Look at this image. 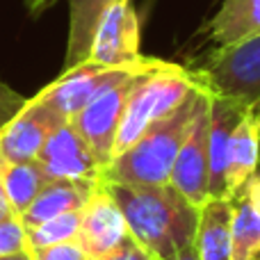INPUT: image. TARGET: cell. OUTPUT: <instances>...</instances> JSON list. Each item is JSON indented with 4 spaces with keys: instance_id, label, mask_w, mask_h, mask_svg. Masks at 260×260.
<instances>
[{
    "instance_id": "cell-1",
    "label": "cell",
    "mask_w": 260,
    "mask_h": 260,
    "mask_svg": "<svg viewBox=\"0 0 260 260\" xmlns=\"http://www.w3.org/2000/svg\"><path fill=\"white\" fill-rule=\"evenodd\" d=\"M117 199L128 224V233L155 256L171 260L185 247L194 244L199 224V206L171 183L137 185L103 180Z\"/></svg>"
},
{
    "instance_id": "cell-2",
    "label": "cell",
    "mask_w": 260,
    "mask_h": 260,
    "mask_svg": "<svg viewBox=\"0 0 260 260\" xmlns=\"http://www.w3.org/2000/svg\"><path fill=\"white\" fill-rule=\"evenodd\" d=\"M201 96L199 87L167 117L146 128L103 171V180L137 185H165L171 178L176 155L183 146Z\"/></svg>"
},
{
    "instance_id": "cell-3",
    "label": "cell",
    "mask_w": 260,
    "mask_h": 260,
    "mask_svg": "<svg viewBox=\"0 0 260 260\" xmlns=\"http://www.w3.org/2000/svg\"><path fill=\"white\" fill-rule=\"evenodd\" d=\"M197 87L199 80L189 69L162 59L146 73H142L130 89L112 160L121 155L146 128L174 112Z\"/></svg>"
},
{
    "instance_id": "cell-4",
    "label": "cell",
    "mask_w": 260,
    "mask_h": 260,
    "mask_svg": "<svg viewBox=\"0 0 260 260\" xmlns=\"http://www.w3.org/2000/svg\"><path fill=\"white\" fill-rule=\"evenodd\" d=\"M192 73L210 94L244 108H260V35L217 48Z\"/></svg>"
},
{
    "instance_id": "cell-5",
    "label": "cell",
    "mask_w": 260,
    "mask_h": 260,
    "mask_svg": "<svg viewBox=\"0 0 260 260\" xmlns=\"http://www.w3.org/2000/svg\"><path fill=\"white\" fill-rule=\"evenodd\" d=\"M160 59L151 57L146 67H142L139 71L130 73L123 80L114 82L112 87H108L105 91H101L96 99H91L76 117L71 119V123L76 130L82 135L89 148L94 151V155L99 157V162L103 167H108L112 162L114 155V144H117L119 126L123 119V110H126L130 89H133L135 80L142 73H146L148 69H153Z\"/></svg>"
},
{
    "instance_id": "cell-6",
    "label": "cell",
    "mask_w": 260,
    "mask_h": 260,
    "mask_svg": "<svg viewBox=\"0 0 260 260\" xmlns=\"http://www.w3.org/2000/svg\"><path fill=\"white\" fill-rule=\"evenodd\" d=\"M210 91L201 85V96L183 146L176 155L169 183L201 208L210 199Z\"/></svg>"
},
{
    "instance_id": "cell-7",
    "label": "cell",
    "mask_w": 260,
    "mask_h": 260,
    "mask_svg": "<svg viewBox=\"0 0 260 260\" xmlns=\"http://www.w3.org/2000/svg\"><path fill=\"white\" fill-rule=\"evenodd\" d=\"M148 59L151 57H144L142 62L130 64V67H103V64L94 62H82L78 67L64 69L62 76L50 82L48 87H44L37 96H41L50 108H55L64 119L71 121L91 99H96L101 91L112 87L114 82L146 67Z\"/></svg>"
},
{
    "instance_id": "cell-8",
    "label": "cell",
    "mask_w": 260,
    "mask_h": 260,
    "mask_svg": "<svg viewBox=\"0 0 260 260\" xmlns=\"http://www.w3.org/2000/svg\"><path fill=\"white\" fill-rule=\"evenodd\" d=\"M142 59V30L133 0H114L101 16L87 62L103 67H130Z\"/></svg>"
},
{
    "instance_id": "cell-9",
    "label": "cell",
    "mask_w": 260,
    "mask_h": 260,
    "mask_svg": "<svg viewBox=\"0 0 260 260\" xmlns=\"http://www.w3.org/2000/svg\"><path fill=\"white\" fill-rule=\"evenodd\" d=\"M64 119L55 108H50L41 96H32L23 110L0 128V160L3 162H27L37 160L46 139L53 130L62 126Z\"/></svg>"
},
{
    "instance_id": "cell-10",
    "label": "cell",
    "mask_w": 260,
    "mask_h": 260,
    "mask_svg": "<svg viewBox=\"0 0 260 260\" xmlns=\"http://www.w3.org/2000/svg\"><path fill=\"white\" fill-rule=\"evenodd\" d=\"M44 174L50 180H103L105 167L99 162L89 144L82 139L71 121H64L50 133L37 155Z\"/></svg>"
},
{
    "instance_id": "cell-11",
    "label": "cell",
    "mask_w": 260,
    "mask_h": 260,
    "mask_svg": "<svg viewBox=\"0 0 260 260\" xmlns=\"http://www.w3.org/2000/svg\"><path fill=\"white\" fill-rule=\"evenodd\" d=\"M126 235H128L126 217H123L117 199L108 189V185L103 180H99L91 197L82 206V219L76 242L87 253V258L94 260L112 251L117 244L123 242Z\"/></svg>"
},
{
    "instance_id": "cell-12",
    "label": "cell",
    "mask_w": 260,
    "mask_h": 260,
    "mask_svg": "<svg viewBox=\"0 0 260 260\" xmlns=\"http://www.w3.org/2000/svg\"><path fill=\"white\" fill-rule=\"evenodd\" d=\"M244 105L210 94V199H229V160L231 137L238 126Z\"/></svg>"
},
{
    "instance_id": "cell-13",
    "label": "cell",
    "mask_w": 260,
    "mask_h": 260,
    "mask_svg": "<svg viewBox=\"0 0 260 260\" xmlns=\"http://www.w3.org/2000/svg\"><path fill=\"white\" fill-rule=\"evenodd\" d=\"M194 247L201 260H233V199H208L199 208Z\"/></svg>"
},
{
    "instance_id": "cell-14",
    "label": "cell",
    "mask_w": 260,
    "mask_h": 260,
    "mask_svg": "<svg viewBox=\"0 0 260 260\" xmlns=\"http://www.w3.org/2000/svg\"><path fill=\"white\" fill-rule=\"evenodd\" d=\"M260 167V108H244L231 137L229 199H233Z\"/></svg>"
},
{
    "instance_id": "cell-15",
    "label": "cell",
    "mask_w": 260,
    "mask_h": 260,
    "mask_svg": "<svg viewBox=\"0 0 260 260\" xmlns=\"http://www.w3.org/2000/svg\"><path fill=\"white\" fill-rule=\"evenodd\" d=\"M96 185L99 180L96 183L94 180H48L44 189L37 194V199L30 203V208L21 215L23 226L32 229L64 212L82 210Z\"/></svg>"
},
{
    "instance_id": "cell-16",
    "label": "cell",
    "mask_w": 260,
    "mask_h": 260,
    "mask_svg": "<svg viewBox=\"0 0 260 260\" xmlns=\"http://www.w3.org/2000/svg\"><path fill=\"white\" fill-rule=\"evenodd\" d=\"M260 35V0H219L215 16L206 27L208 41L229 48Z\"/></svg>"
},
{
    "instance_id": "cell-17",
    "label": "cell",
    "mask_w": 260,
    "mask_h": 260,
    "mask_svg": "<svg viewBox=\"0 0 260 260\" xmlns=\"http://www.w3.org/2000/svg\"><path fill=\"white\" fill-rule=\"evenodd\" d=\"M233 260H260V174L233 197Z\"/></svg>"
},
{
    "instance_id": "cell-18",
    "label": "cell",
    "mask_w": 260,
    "mask_h": 260,
    "mask_svg": "<svg viewBox=\"0 0 260 260\" xmlns=\"http://www.w3.org/2000/svg\"><path fill=\"white\" fill-rule=\"evenodd\" d=\"M114 0H69V41L64 69L87 62L101 16Z\"/></svg>"
},
{
    "instance_id": "cell-19",
    "label": "cell",
    "mask_w": 260,
    "mask_h": 260,
    "mask_svg": "<svg viewBox=\"0 0 260 260\" xmlns=\"http://www.w3.org/2000/svg\"><path fill=\"white\" fill-rule=\"evenodd\" d=\"M48 180L50 178L44 174V169L37 160L3 162V185L16 217H21L30 208V203L35 201L37 194L44 189Z\"/></svg>"
},
{
    "instance_id": "cell-20",
    "label": "cell",
    "mask_w": 260,
    "mask_h": 260,
    "mask_svg": "<svg viewBox=\"0 0 260 260\" xmlns=\"http://www.w3.org/2000/svg\"><path fill=\"white\" fill-rule=\"evenodd\" d=\"M80 219H82V210H73L53 217V219H46L39 226L27 229V249L73 242L78 238V231H80Z\"/></svg>"
},
{
    "instance_id": "cell-21",
    "label": "cell",
    "mask_w": 260,
    "mask_h": 260,
    "mask_svg": "<svg viewBox=\"0 0 260 260\" xmlns=\"http://www.w3.org/2000/svg\"><path fill=\"white\" fill-rule=\"evenodd\" d=\"M27 249V229L23 226L21 217H7L0 219V256L16 253Z\"/></svg>"
},
{
    "instance_id": "cell-22",
    "label": "cell",
    "mask_w": 260,
    "mask_h": 260,
    "mask_svg": "<svg viewBox=\"0 0 260 260\" xmlns=\"http://www.w3.org/2000/svg\"><path fill=\"white\" fill-rule=\"evenodd\" d=\"M30 251H32V258L35 260H89L76 240H73V242L53 244V247L30 249Z\"/></svg>"
},
{
    "instance_id": "cell-23",
    "label": "cell",
    "mask_w": 260,
    "mask_h": 260,
    "mask_svg": "<svg viewBox=\"0 0 260 260\" xmlns=\"http://www.w3.org/2000/svg\"><path fill=\"white\" fill-rule=\"evenodd\" d=\"M94 260H155V256H153L148 249H144L142 244L128 233L121 244H117L112 251H108L105 256L94 258Z\"/></svg>"
},
{
    "instance_id": "cell-24",
    "label": "cell",
    "mask_w": 260,
    "mask_h": 260,
    "mask_svg": "<svg viewBox=\"0 0 260 260\" xmlns=\"http://www.w3.org/2000/svg\"><path fill=\"white\" fill-rule=\"evenodd\" d=\"M25 103H27L25 96H21L16 89H12L9 85H5V82L0 80V128L7 126V123L21 112Z\"/></svg>"
},
{
    "instance_id": "cell-25",
    "label": "cell",
    "mask_w": 260,
    "mask_h": 260,
    "mask_svg": "<svg viewBox=\"0 0 260 260\" xmlns=\"http://www.w3.org/2000/svg\"><path fill=\"white\" fill-rule=\"evenodd\" d=\"M7 217H14V210H12V203H9L5 185H3V160H0V219H7Z\"/></svg>"
},
{
    "instance_id": "cell-26",
    "label": "cell",
    "mask_w": 260,
    "mask_h": 260,
    "mask_svg": "<svg viewBox=\"0 0 260 260\" xmlns=\"http://www.w3.org/2000/svg\"><path fill=\"white\" fill-rule=\"evenodd\" d=\"M25 3H27V9H30V12L37 16V14L46 12L48 7H53L57 0H25Z\"/></svg>"
},
{
    "instance_id": "cell-27",
    "label": "cell",
    "mask_w": 260,
    "mask_h": 260,
    "mask_svg": "<svg viewBox=\"0 0 260 260\" xmlns=\"http://www.w3.org/2000/svg\"><path fill=\"white\" fill-rule=\"evenodd\" d=\"M171 260H201V256H199L197 247H194V244H189V247H185L180 253H176Z\"/></svg>"
},
{
    "instance_id": "cell-28",
    "label": "cell",
    "mask_w": 260,
    "mask_h": 260,
    "mask_svg": "<svg viewBox=\"0 0 260 260\" xmlns=\"http://www.w3.org/2000/svg\"><path fill=\"white\" fill-rule=\"evenodd\" d=\"M0 260H35V258H32V251H30V249H23V251L7 253V256H0Z\"/></svg>"
}]
</instances>
